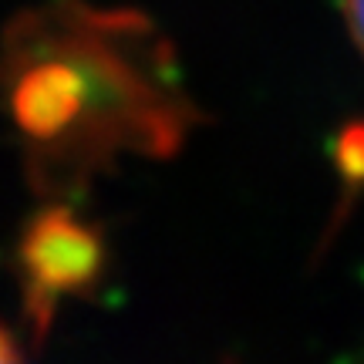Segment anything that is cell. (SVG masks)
<instances>
[{
	"label": "cell",
	"mask_w": 364,
	"mask_h": 364,
	"mask_svg": "<svg viewBox=\"0 0 364 364\" xmlns=\"http://www.w3.org/2000/svg\"><path fill=\"white\" fill-rule=\"evenodd\" d=\"M334 169L341 176V206L334 213L331 226H327V236H334L341 230L348 206L364 189V118H354L338 132V139H334Z\"/></svg>",
	"instance_id": "cell-3"
},
{
	"label": "cell",
	"mask_w": 364,
	"mask_h": 364,
	"mask_svg": "<svg viewBox=\"0 0 364 364\" xmlns=\"http://www.w3.org/2000/svg\"><path fill=\"white\" fill-rule=\"evenodd\" d=\"M7 95L38 193L65 196L118 152L169 156L196 108L172 48L135 11L54 0L7 27Z\"/></svg>",
	"instance_id": "cell-1"
},
{
	"label": "cell",
	"mask_w": 364,
	"mask_h": 364,
	"mask_svg": "<svg viewBox=\"0 0 364 364\" xmlns=\"http://www.w3.org/2000/svg\"><path fill=\"white\" fill-rule=\"evenodd\" d=\"M0 364H24L21 354H17V344H14V334H4V361Z\"/></svg>",
	"instance_id": "cell-5"
},
{
	"label": "cell",
	"mask_w": 364,
	"mask_h": 364,
	"mask_svg": "<svg viewBox=\"0 0 364 364\" xmlns=\"http://www.w3.org/2000/svg\"><path fill=\"white\" fill-rule=\"evenodd\" d=\"M17 263L24 277V317L44 341L65 297H88L105 270V240L68 203H48L27 220Z\"/></svg>",
	"instance_id": "cell-2"
},
{
	"label": "cell",
	"mask_w": 364,
	"mask_h": 364,
	"mask_svg": "<svg viewBox=\"0 0 364 364\" xmlns=\"http://www.w3.org/2000/svg\"><path fill=\"white\" fill-rule=\"evenodd\" d=\"M341 7H344V21H348L351 41L364 54V0H341Z\"/></svg>",
	"instance_id": "cell-4"
}]
</instances>
